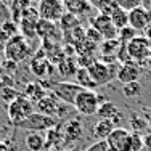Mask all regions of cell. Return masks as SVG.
Listing matches in <instances>:
<instances>
[{
	"label": "cell",
	"instance_id": "obj_38",
	"mask_svg": "<svg viewBox=\"0 0 151 151\" xmlns=\"http://www.w3.org/2000/svg\"><path fill=\"white\" fill-rule=\"evenodd\" d=\"M0 151H12V148H10V145L6 142L0 140Z\"/></svg>",
	"mask_w": 151,
	"mask_h": 151
},
{
	"label": "cell",
	"instance_id": "obj_30",
	"mask_svg": "<svg viewBox=\"0 0 151 151\" xmlns=\"http://www.w3.org/2000/svg\"><path fill=\"white\" fill-rule=\"evenodd\" d=\"M114 2L117 3V6H121L122 10H125V12H132V10L135 8H140V6H143V0H114Z\"/></svg>",
	"mask_w": 151,
	"mask_h": 151
},
{
	"label": "cell",
	"instance_id": "obj_36",
	"mask_svg": "<svg viewBox=\"0 0 151 151\" xmlns=\"http://www.w3.org/2000/svg\"><path fill=\"white\" fill-rule=\"evenodd\" d=\"M143 145H145L148 150H151V134H148V135L143 137Z\"/></svg>",
	"mask_w": 151,
	"mask_h": 151
},
{
	"label": "cell",
	"instance_id": "obj_17",
	"mask_svg": "<svg viewBox=\"0 0 151 151\" xmlns=\"http://www.w3.org/2000/svg\"><path fill=\"white\" fill-rule=\"evenodd\" d=\"M31 73L39 79V81H44L47 79L53 71V64H50V61L47 58H39V56H34L31 61V66H29Z\"/></svg>",
	"mask_w": 151,
	"mask_h": 151
},
{
	"label": "cell",
	"instance_id": "obj_26",
	"mask_svg": "<svg viewBox=\"0 0 151 151\" xmlns=\"http://www.w3.org/2000/svg\"><path fill=\"white\" fill-rule=\"evenodd\" d=\"M88 3H90V6L98 10V13H101V15H109L113 6L116 5L114 0H88Z\"/></svg>",
	"mask_w": 151,
	"mask_h": 151
},
{
	"label": "cell",
	"instance_id": "obj_45",
	"mask_svg": "<svg viewBox=\"0 0 151 151\" xmlns=\"http://www.w3.org/2000/svg\"><path fill=\"white\" fill-rule=\"evenodd\" d=\"M150 45H151V40H150Z\"/></svg>",
	"mask_w": 151,
	"mask_h": 151
},
{
	"label": "cell",
	"instance_id": "obj_29",
	"mask_svg": "<svg viewBox=\"0 0 151 151\" xmlns=\"http://www.w3.org/2000/svg\"><path fill=\"white\" fill-rule=\"evenodd\" d=\"M137 34H138V32H137L134 27L125 26V27H122V29H119L117 39H119L121 44H129V42H130L132 39H135V37H137Z\"/></svg>",
	"mask_w": 151,
	"mask_h": 151
},
{
	"label": "cell",
	"instance_id": "obj_18",
	"mask_svg": "<svg viewBox=\"0 0 151 151\" xmlns=\"http://www.w3.org/2000/svg\"><path fill=\"white\" fill-rule=\"evenodd\" d=\"M116 129L113 121H108V119H98L93 124L92 127V132H90V137L95 142H101V140H106L109 134Z\"/></svg>",
	"mask_w": 151,
	"mask_h": 151
},
{
	"label": "cell",
	"instance_id": "obj_19",
	"mask_svg": "<svg viewBox=\"0 0 151 151\" xmlns=\"http://www.w3.org/2000/svg\"><path fill=\"white\" fill-rule=\"evenodd\" d=\"M21 95L26 96L27 100H31V101L35 105V103L40 101V100L44 98V96H47L48 93H47V90L39 84V82H29V84H26V87H24V90H23Z\"/></svg>",
	"mask_w": 151,
	"mask_h": 151
},
{
	"label": "cell",
	"instance_id": "obj_33",
	"mask_svg": "<svg viewBox=\"0 0 151 151\" xmlns=\"http://www.w3.org/2000/svg\"><path fill=\"white\" fill-rule=\"evenodd\" d=\"M84 151H111V148L108 146L106 140H101V142H95L93 145H90L88 148H85Z\"/></svg>",
	"mask_w": 151,
	"mask_h": 151
},
{
	"label": "cell",
	"instance_id": "obj_1",
	"mask_svg": "<svg viewBox=\"0 0 151 151\" xmlns=\"http://www.w3.org/2000/svg\"><path fill=\"white\" fill-rule=\"evenodd\" d=\"M56 125H60V121L55 119V117L45 116V114L40 113H32L29 117H26L24 121L18 122L15 125L16 129H21V130H31V132H48L50 129H55Z\"/></svg>",
	"mask_w": 151,
	"mask_h": 151
},
{
	"label": "cell",
	"instance_id": "obj_40",
	"mask_svg": "<svg viewBox=\"0 0 151 151\" xmlns=\"http://www.w3.org/2000/svg\"><path fill=\"white\" fill-rule=\"evenodd\" d=\"M50 151H64V150L61 148V146H58V148H53V150H50Z\"/></svg>",
	"mask_w": 151,
	"mask_h": 151
},
{
	"label": "cell",
	"instance_id": "obj_39",
	"mask_svg": "<svg viewBox=\"0 0 151 151\" xmlns=\"http://www.w3.org/2000/svg\"><path fill=\"white\" fill-rule=\"evenodd\" d=\"M143 68H146V69H148V73L151 74V56H150V60L146 61V64H145V66H143Z\"/></svg>",
	"mask_w": 151,
	"mask_h": 151
},
{
	"label": "cell",
	"instance_id": "obj_37",
	"mask_svg": "<svg viewBox=\"0 0 151 151\" xmlns=\"http://www.w3.org/2000/svg\"><path fill=\"white\" fill-rule=\"evenodd\" d=\"M142 35L146 39V40H151V24H150L148 27H146L145 31H143V34H142Z\"/></svg>",
	"mask_w": 151,
	"mask_h": 151
},
{
	"label": "cell",
	"instance_id": "obj_5",
	"mask_svg": "<svg viewBox=\"0 0 151 151\" xmlns=\"http://www.w3.org/2000/svg\"><path fill=\"white\" fill-rule=\"evenodd\" d=\"M6 113H8V121L12 122V125H16L18 122L24 121L32 113H35V105L31 100H27L26 96L21 95L19 98H16L13 103L8 105Z\"/></svg>",
	"mask_w": 151,
	"mask_h": 151
},
{
	"label": "cell",
	"instance_id": "obj_16",
	"mask_svg": "<svg viewBox=\"0 0 151 151\" xmlns=\"http://www.w3.org/2000/svg\"><path fill=\"white\" fill-rule=\"evenodd\" d=\"M84 134V125L79 119H69L64 124V130H63V142L64 143H71V142H77Z\"/></svg>",
	"mask_w": 151,
	"mask_h": 151
},
{
	"label": "cell",
	"instance_id": "obj_22",
	"mask_svg": "<svg viewBox=\"0 0 151 151\" xmlns=\"http://www.w3.org/2000/svg\"><path fill=\"white\" fill-rule=\"evenodd\" d=\"M76 84L81 85L82 88H85V90H95L98 85L95 84V81L92 79L90 73H88L87 68H79L77 69V74H76Z\"/></svg>",
	"mask_w": 151,
	"mask_h": 151
},
{
	"label": "cell",
	"instance_id": "obj_12",
	"mask_svg": "<svg viewBox=\"0 0 151 151\" xmlns=\"http://www.w3.org/2000/svg\"><path fill=\"white\" fill-rule=\"evenodd\" d=\"M150 24H151L150 13H148V10H145L143 6L129 12V26L134 27L137 32H140V35L143 34V31H145Z\"/></svg>",
	"mask_w": 151,
	"mask_h": 151
},
{
	"label": "cell",
	"instance_id": "obj_24",
	"mask_svg": "<svg viewBox=\"0 0 151 151\" xmlns=\"http://www.w3.org/2000/svg\"><path fill=\"white\" fill-rule=\"evenodd\" d=\"M111 21L114 23V26L117 27V29H122V27L129 26V13L125 12V10H122L121 6H117V3L113 6V10L109 12Z\"/></svg>",
	"mask_w": 151,
	"mask_h": 151
},
{
	"label": "cell",
	"instance_id": "obj_7",
	"mask_svg": "<svg viewBox=\"0 0 151 151\" xmlns=\"http://www.w3.org/2000/svg\"><path fill=\"white\" fill-rule=\"evenodd\" d=\"M87 69H88V73H90L92 79L95 81L96 85H105L117 76V68L114 66V63L108 64V63H103L101 60H96Z\"/></svg>",
	"mask_w": 151,
	"mask_h": 151
},
{
	"label": "cell",
	"instance_id": "obj_28",
	"mask_svg": "<svg viewBox=\"0 0 151 151\" xmlns=\"http://www.w3.org/2000/svg\"><path fill=\"white\" fill-rule=\"evenodd\" d=\"M21 96V92H18L15 87H2L0 88V100L5 103H13L16 98Z\"/></svg>",
	"mask_w": 151,
	"mask_h": 151
},
{
	"label": "cell",
	"instance_id": "obj_6",
	"mask_svg": "<svg viewBox=\"0 0 151 151\" xmlns=\"http://www.w3.org/2000/svg\"><path fill=\"white\" fill-rule=\"evenodd\" d=\"M50 92H52L61 103L73 106L76 96H77V93L82 92V87H81V85H77L76 82L61 81V82H53V85L50 87Z\"/></svg>",
	"mask_w": 151,
	"mask_h": 151
},
{
	"label": "cell",
	"instance_id": "obj_20",
	"mask_svg": "<svg viewBox=\"0 0 151 151\" xmlns=\"http://www.w3.org/2000/svg\"><path fill=\"white\" fill-rule=\"evenodd\" d=\"M26 148L29 151H44L45 150V134L42 132H29L24 138Z\"/></svg>",
	"mask_w": 151,
	"mask_h": 151
},
{
	"label": "cell",
	"instance_id": "obj_15",
	"mask_svg": "<svg viewBox=\"0 0 151 151\" xmlns=\"http://www.w3.org/2000/svg\"><path fill=\"white\" fill-rule=\"evenodd\" d=\"M61 2H63L66 13H69V15H73L76 18L87 16L92 10L88 0H61Z\"/></svg>",
	"mask_w": 151,
	"mask_h": 151
},
{
	"label": "cell",
	"instance_id": "obj_2",
	"mask_svg": "<svg viewBox=\"0 0 151 151\" xmlns=\"http://www.w3.org/2000/svg\"><path fill=\"white\" fill-rule=\"evenodd\" d=\"M100 105H101V101H100V96L96 95L95 90L82 88V92H79L76 96L73 108L81 116H93V114H96Z\"/></svg>",
	"mask_w": 151,
	"mask_h": 151
},
{
	"label": "cell",
	"instance_id": "obj_13",
	"mask_svg": "<svg viewBox=\"0 0 151 151\" xmlns=\"http://www.w3.org/2000/svg\"><path fill=\"white\" fill-rule=\"evenodd\" d=\"M96 116H98L100 119L113 121L116 127H121L119 124L124 121L122 113L119 111V108H117L116 103H113V101H105V103H101V105H100V108H98V111H96Z\"/></svg>",
	"mask_w": 151,
	"mask_h": 151
},
{
	"label": "cell",
	"instance_id": "obj_31",
	"mask_svg": "<svg viewBox=\"0 0 151 151\" xmlns=\"http://www.w3.org/2000/svg\"><path fill=\"white\" fill-rule=\"evenodd\" d=\"M85 39H87V42H90V44H101L103 42V37L100 35V32L95 29V27H87L85 29Z\"/></svg>",
	"mask_w": 151,
	"mask_h": 151
},
{
	"label": "cell",
	"instance_id": "obj_21",
	"mask_svg": "<svg viewBox=\"0 0 151 151\" xmlns=\"http://www.w3.org/2000/svg\"><path fill=\"white\" fill-rule=\"evenodd\" d=\"M77 69H79V64H77V60L74 58H64L58 64V71L63 76V79H74L76 74H77Z\"/></svg>",
	"mask_w": 151,
	"mask_h": 151
},
{
	"label": "cell",
	"instance_id": "obj_14",
	"mask_svg": "<svg viewBox=\"0 0 151 151\" xmlns=\"http://www.w3.org/2000/svg\"><path fill=\"white\" fill-rule=\"evenodd\" d=\"M140 74H142V68L135 63H125L121 64V68H117V76L116 79L124 84H130V82H138Z\"/></svg>",
	"mask_w": 151,
	"mask_h": 151
},
{
	"label": "cell",
	"instance_id": "obj_27",
	"mask_svg": "<svg viewBox=\"0 0 151 151\" xmlns=\"http://www.w3.org/2000/svg\"><path fill=\"white\" fill-rule=\"evenodd\" d=\"M142 93V84L140 82H130L122 85V95L125 98H137Z\"/></svg>",
	"mask_w": 151,
	"mask_h": 151
},
{
	"label": "cell",
	"instance_id": "obj_23",
	"mask_svg": "<svg viewBox=\"0 0 151 151\" xmlns=\"http://www.w3.org/2000/svg\"><path fill=\"white\" fill-rule=\"evenodd\" d=\"M121 42L119 39H109V40H103L100 44V52H101L103 58H116L117 52L121 48Z\"/></svg>",
	"mask_w": 151,
	"mask_h": 151
},
{
	"label": "cell",
	"instance_id": "obj_25",
	"mask_svg": "<svg viewBox=\"0 0 151 151\" xmlns=\"http://www.w3.org/2000/svg\"><path fill=\"white\" fill-rule=\"evenodd\" d=\"M129 124H130V129L134 130V134H140V132H143L146 127H148L146 119L142 116V114H138V113H132L130 114V117H129Z\"/></svg>",
	"mask_w": 151,
	"mask_h": 151
},
{
	"label": "cell",
	"instance_id": "obj_3",
	"mask_svg": "<svg viewBox=\"0 0 151 151\" xmlns=\"http://www.w3.org/2000/svg\"><path fill=\"white\" fill-rule=\"evenodd\" d=\"M3 52H5L6 60H12L15 63H21V61H24L31 55L29 40H26L21 34H18L3 45Z\"/></svg>",
	"mask_w": 151,
	"mask_h": 151
},
{
	"label": "cell",
	"instance_id": "obj_41",
	"mask_svg": "<svg viewBox=\"0 0 151 151\" xmlns=\"http://www.w3.org/2000/svg\"><path fill=\"white\" fill-rule=\"evenodd\" d=\"M150 8H151V0H148V6H146L145 10H150Z\"/></svg>",
	"mask_w": 151,
	"mask_h": 151
},
{
	"label": "cell",
	"instance_id": "obj_43",
	"mask_svg": "<svg viewBox=\"0 0 151 151\" xmlns=\"http://www.w3.org/2000/svg\"><path fill=\"white\" fill-rule=\"evenodd\" d=\"M2 6H3V2H2V0H0V8H2Z\"/></svg>",
	"mask_w": 151,
	"mask_h": 151
},
{
	"label": "cell",
	"instance_id": "obj_35",
	"mask_svg": "<svg viewBox=\"0 0 151 151\" xmlns=\"http://www.w3.org/2000/svg\"><path fill=\"white\" fill-rule=\"evenodd\" d=\"M2 68L5 71H8V73H15V71L18 69V63H15V61H12V60H3V64H2Z\"/></svg>",
	"mask_w": 151,
	"mask_h": 151
},
{
	"label": "cell",
	"instance_id": "obj_4",
	"mask_svg": "<svg viewBox=\"0 0 151 151\" xmlns=\"http://www.w3.org/2000/svg\"><path fill=\"white\" fill-rule=\"evenodd\" d=\"M127 47V53L130 56V60L138 66H145L146 61L151 56V45L150 40H146L143 35H137L135 39H132L129 44H125Z\"/></svg>",
	"mask_w": 151,
	"mask_h": 151
},
{
	"label": "cell",
	"instance_id": "obj_46",
	"mask_svg": "<svg viewBox=\"0 0 151 151\" xmlns=\"http://www.w3.org/2000/svg\"><path fill=\"white\" fill-rule=\"evenodd\" d=\"M150 111H151V108H150Z\"/></svg>",
	"mask_w": 151,
	"mask_h": 151
},
{
	"label": "cell",
	"instance_id": "obj_11",
	"mask_svg": "<svg viewBox=\"0 0 151 151\" xmlns=\"http://www.w3.org/2000/svg\"><path fill=\"white\" fill-rule=\"evenodd\" d=\"M61 108H63V103L53 93H50V95L44 96L40 101L35 103V113H40V114H45V116L60 119Z\"/></svg>",
	"mask_w": 151,
	"mask_h": 151
},
{
	"label": "cell",
	"instance_id": "obj_9",
	"mask_svg": "<svg viewBox=\"0 0 151 151\" xmlns=\"http://www.w3.org/2000/svg\"><path fill=\"white\" fill-rule=\"evenodd\" d=\"M130 138L132 132L124 127H116L106 138V143L111 151H130Z\"/></svg>",
	"mask_w": 151,
	"mask_h": 151
},
{
	"label": "cell",
	"instance_id": "obj_34",
	"mask_svg": "<svg viewBox=\"0 0 151 151\" xmlns=\"http://www.w3.org/2000/svg\"><path fill=\"white\" fill-rule=\"evenodd\" d=\"M2 87H15V81L10 74H2L0 76V88Z\"/></svg>",
	"mask_w": 151,
	"mask_h": 151
},
{
	"label": "cell",
	"instance_id": "obj_42",
	"mask_svg": "<svg viewBox=\"0 0 151 151\" xmlns=\"http://www.w3.org/2000/svg\"><path fill=\"white\" fill-rule=\"evenodd\" d=\"M2 64H3V58L0 56V66H2Z\"/></svg>",
	"mask_w": 151,
	"mask_h": 151
},
{
	"label": "cell",
	"instance_id": "obj_10",
	"mask_svg": "<svg viewBox=\"0 0 151 151\" xmlns=\"http://www.w3.org/2000/svg\"><path fill=\"white\" fill-rule=\"evenodd\" d=\"M92 27H95V29L100 32L103 40L117 39V34H119V29L114 26L111 18L108 15H101V13H98L95 18H92Z\"/></svg>",
	"mask_w": 151,
	"mask_h": 151
},
{
	"label": "cell",
	"instance_id": "obj_44",
	"mask_svg": "<svg viewBox=\"0 0 151 151\" xmlns=\"http://www.w3.org/2000/svg\"><path fill=\"white\" fill-rule=\"evenodd\" d=\"M32 2H39V3H40V2H42V0H32Z\"/></svg>",
	"mask_w": 151,
	"mask_h": 151
},
{
	"label": "cell",
	"instance_id": "obj_32",
	"mask_svg": "<svg viewBox=\"0 0 151 151\" xmlns=\"http://www.w3.org/2000/svg\"><path fill=\"white\" fill-rule=\"evenodd\" d=\"M143 148H145V145H143V138L140 137V134H134V132H132L130 151H142Z\"/></svg>",
	"mask_w": 151,
	"mask_h": 151
},
{
	"label": "cell",
	"instance_id": "obj_8",
	"mask_svg": "<svg viewBox=\"0 0 151 151\" xmlns=\"http://www.w3.org/2000/svg\"><path fill=\"white\" fill-rule=\"evenodd\" d=\"M39 16L44 21H50V23H58L61 18L64 16V6L61 0H42L39 3Z\"/></svg>",
	"mask_w": 151,
	"mask_h": 151
}]
</instances>
